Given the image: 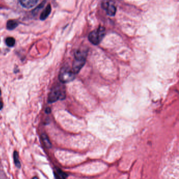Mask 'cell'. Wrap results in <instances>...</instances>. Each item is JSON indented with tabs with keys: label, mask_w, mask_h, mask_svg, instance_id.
<instances>
[{
	"label": "cell",
	"mask_w": 179,
	"mask_h": 179,
	"mask_svg": "<svg viewBox=\"0 0 179 179\" xmlns=\"http://www.w3.org/2000/svg\"><path fill=\"white\" fill-rule=\"evenodd\" d=\"M76 74L73 70L69 67H63L60 70L59 79L60 81L65 84L73 81L75 78Z\"/></svg>",
	"instance_id": "4"
},
{
	"label": "cell",
	"mask_w": 179,
	"mask_h": 179,
	"mask_svg": "<svg viewBox=\"0 0 179 179\" xmlns=\"http://www.w3.org/2000/svg\"><path fill=\"white\" fill-rule=\"evenodd\" d=\"M20 4L24 8H31L39 2L38 0H22L19 1Z\"/></svg>",
	"instance_id": "6"
},
{
	"label": "cell",
	"mask_w": 179,
	"mask_h": 179,
	"mask_svg": "<svg viewBox=\"0 0 179 179\" xmlns=\"http://www.w3.org/2000/svg\"><path fill=\"white\" fill-rule=\"evenodd\" d=\"M13 157H14V163H15V165H16L17 167L20 168L21 167V163H20V160H19V154H18V153L17 152V151L14 152Z\"/></svg>",
	"instance_id": "13"
},
{
	"label": "cell",
	"mask_w": 179,
	"mask_h": 179,
	"mask_svg": "<svg viewBox=\"0 0 179 179\" xmlns=\"http://www.w3.org/2000/svg\"><path fill=\"white\" fill-rule=\"evenodd\" d=\"M51 11H52L51 6H50V4H48L41 14L40 19L42 21L46 20L48 18V17L50 15Z\"/></svg>",
	"instance_id": "7"
},
{
	"label": "cell",
	"mask_w": 179,
	"mask_h": 179,
	"mask_svg": "<svg viewBox=\"0 0 179 179\" xmlns=\"http://www.w3.org/2000/svg\"><path fill=\"white\" fill-rule=\"evenodd\" d=\"M42 140H43V143H44V145H45L46 147H47L48 148H50L51 147V143H50V140L48 138V136L45 134H42Z\"/></svg>",
	"instance_id": "11"
},
{
	"label": "cell",
	"mask_w": 179,
	"mask_h": 179,
	"mask_svg": "<svg viewBox=\"0 0 179 179\" xmlns=\"http://www.w3.org/2000/svg\"><path fill=\"white\" fill-rule=\"evenodd\" d=\"M55 176L56 179H65L67 175L61 171V170L58 169L57 170V172L55 173Z\"/></svg>",
	"instance_id": "9"
},
{
	"label": "cell",
	"mask_w": 179,
	"mask_h": 179,
	"mask_svg": "<svg viewBox=\"0 0 179 179\" xmlns=\"http://www.w3.org/2000/svg\"><path fill=\"white\" fill-rule=\"evenodd\" d=\"M106 34L105 28L100 26L97 29L91 32L88 36V39L94 45H98L104 39Z\"/></svg>",
	"instance_id": "3"
},
{
	"label": "cell",
	"mask_w": 179,
	"mask_h": 179,
	"mask_svg": "<svg viewBox=\"0 0 179 179\" xmlns=\"http://www.w3.org/2000/svg\"><path fill=\"white\" fill-rule=\"evenodd\" d=\"M1 95V90H0V96Z\"/></svg>",
	"instance_id": "17"
},
{
	"label": "cell",
	"mask_w": 179,
	"mask_h": 179,
	"mask_svg": "<svg viewBox=\"0 0 179 179\" xmlns=\"http://www.w3.org/2000/svg\"><path fill=\"white\" fill-rule=\"evenodd\" d=\"M6 43L8 47H13L15 44V39L12 37H7L6 39Z\"/></svg>",
	"instance_id": "10"
},
{
	"label": "cell",
	"mask_w": 179,
	"mask_h": 179,
	"mask_svg": "<svg viewBox=\"0 0 179 179\" xmlns=\"http://www.w3.org/2000/svg\"><path fill=\"white\" fill-rule=\"evenodd\" d=\"M102 6L106 11L107 13L110 16H114L116 12V8L114 4L109 2H104L102 3Z\"/></svg>",
	"instance_id": "5"
},
{
	"label": "cell",
	"mask_w": 179,
	"mask_h": 179,
	"mask_svg": "<svg viewBox=\"0 0 179 179\" xmlns=\"http://www.w3.org/2000/svg\"><path fill=\"white\" fill-rule=\"evenodd\" d=\"M19 25V23L15 20H8L6 24V28L8 30H13L17 28Z\"/></svg>",
	"instance_id": "8"
},
{
	"label": "cell",
	"mask_w": 179,
	"mask_h": 179,
	"mask_svg": "<svg viewBox=\"0 0 179 179\" xmlns=\"http://www.w3.org/2000/svg\"><path fill=\"white\" fill-rule=\"evenodd\" d=\"M32 179H39L37 178L36 176H35V177H33Z\"/></svg>",
	"instance_id": "16"
},
{
	"label": "cell",
	"mask_w": 179,
	"mask_h": 179,
	"mask_svg": "<svg viewBox=\"0 0 179 179\" xmlns=\"http://www.w3.org/2000/svg\"><path fill=\"white\" fill-rule=\"evenodd\" d=\"M46 3V1H43V2L41 3L40 4H39V6H37L36 8H35L34 10H33L32 11V14L35 15L37 14V13H39V12L42 9V8H44V6H45V3Z\"/></svg>",
	"instance_id": "12"
},
{
	"label": "cell",
	"mask_w": 179,
	"mask_h": 179,
	"mask_svg": "<svg viewBox=\"0 0 179 179\" xmlns=\"http://www.w3.org/2000/svg\"><path fill=\"white\" fill-rule=\"evenodd\" d=\"M87 55L86 50H77L76 51L72 68L73 72L75 74H78L85 64Z\"/></svg>",
	"instance_id": "1"
},
{
	"label": "cell",
	"mask_w": 179,
	"mask_h": 179,
	"mask_svg": "<svg viewBox=\"0 0 179 179\" xmlns=\"http://www.w3.org/2000/svg\"><path fill=\"white\" fill-rule=\"evenodd\" d=\"M3 107V104L2 101H0V110L2 109Z\"/></svg>",
	"instance_id": "15"
},
{
	"label": "cell",
	"mask_w": 179,
	"mask_h": 179,
	"mask_svg": "<svg viewBox=\"0 0 179 179\" xmlns=\"http://www.w3.org/2000/svg\"><path fill=\"white\" fill-rule=\"evenodd\" d=\"M65 98V90L64 87L60 85H57L53 88L48 97V102L53 103L59 100H62Z\"/></svg>",
	"instance_id": "2"
},
{
	"label": "cell",
	"mask_w": 179,
	"mask_h": 179,
	"mask_svg": "<svg viewBox=\"0 0 179 179\" xmlns=\"http://www.w3.org/2000/svg\"><path fill=\"white\" fill-rule=\"evenodd\" d=\"M45 112H46L47 114H50V112H51V110H50V108H46V109Z\"/></svg>",
	"instance_id": "14"
}]
</instances>
